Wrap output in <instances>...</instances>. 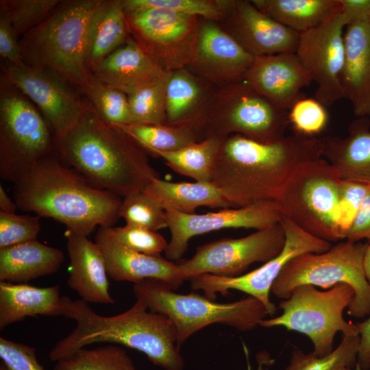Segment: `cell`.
Listing matches in <instances>:
<instances>
[{
	"label": "cell",
	"mask_w": 370,
	"mask_h": 370,
	"mask_svg": "<svg viewBox=\"0 0 370 370\" xmlns=\"http://www.w3.org/2000/svg\"><path fill=\"white\" fill-rule=\"evenodd\" d=\"M170 72L127 96L132 123L166 124V88Z\"/></svg>",
	"instance_id": "d590c367"
},
{
	"label": "cell",
	"mask_w": 370,
	"mask_h": 370,
	"mask_svg": "<svg viewBox=\"0 0 370 370\" xmlns=\"http://www.w3.org/2000/svg\"><path fill=\"white\" fill-rule=\"evenodd\" d=\"M116 126L153 156L158 151H175L197 141L193 130L184 125L130 123Z\"/></svg>",
	"instance_id": "d6a6232c"
},
{
	"label": "cell",
	"mask_w": 370,
	"mask_h": 370,
	"mask_svg": "<svg viewBox=\"0 0 370 370\" xmlns=\"http://www.w3.org/2000/svg\"><path fill=\"white\" fill-rule=\"evenodd\" d=\"M40 217L0 211V249L37 239Z\"/></svg>",
	"instance_id": "7bdbcfd3"
},
{
	"label": "cell",
	"mask_w": 370,
	"mask_h": 370,
	"mask_svg": "<svg viewBox=\"0 0 370 370\" xmlns=\"http://www.w3.org/2000/svg\"><path fill=\"white\" fill-rule=\"evenodd\" d=\"M365 238L370 241V188L345 234V239L351 241Z\"/></svg>",
	"instance_id": "7dc6e473"
},
{
	"label": "cell",
	"mask_w": 370,
	"mask_h": 370,
	"mask_svg": "<svg viewBox=\"0 0 370 370\" xmlns=\"http://www.w3.org/2000/svg\"><path fill=\"white\" fill-rule=\"evenodd\" d=\"M63 296L58 285L36 287L0 282V330L28 317L62 316Z\"/></svg>",
	"instance_id": "484cf974"
},
{
	"label": "cell",
	"mask_w": 370,
	"mask_h": 370,
	"mask_svg": "<svg viewBox=\"0 0 370 370\" xmlns=\"http://www.w3.org/2000/svg\"><path fill=\"white\" fill-rule=\"evenodd\" d=\"M18 206L15 201H13L6 193L3 186L0 185V209L1 212L5 213H15Z\"/></svg>",
	"instance_id": "f907efd6"
},
{
	"label": "cell",
	"mask_w": 370,
	"mask_h": 370,
	"mask_svg": "<svg viewBox=\"0 0 370 370\" xmlns=\"http://www.w3.org/2000/svg\"><path fill=\"white\" fill-rule=\"evenodd\" d=\"M223 27L254 57L295 53L299 34L264 14L247 0L228 1Z\"/></svg>",
	"instance_id": "ac0fdd59"
},
{
	"label": "cell",
	"mask_w": 370,
	"mask_h": 370,
	"mask_svg": "<svg viewBox=\"0 0 370 370\" xmlns=\"http://www.w3.org/2000/svg\"><path fill=\"white\" fill-rule=\"evenodd\" d=\"M56 151L91 184L121 197L144 191L160 178L145 150L119 127L105 122L88 99L74 126L56 140Z\"/></svg>",
	"instance_id": "7a4b0ae2"
},
{
	"label": "cell",
	"mask_w": 370,
	"mask_h": 370,
	"mask_svg": "<svg viewBox=\"0 0 370 370\" xmlns=\"http://www.w3.org/2000/svg\"><path fill=\"white\" fill-rule=\"evenodd\" d=\"M95 238L109 241L134 251L160 256L168 246L158 232L125 225L123 227H100Z\"/></svg>",
	"instance_id": "8d00e7d4"
},
{
	"label": "cell",
	"mask_w": 370,
	"mask_h": 370,
	"mask_svg": "<svg viewBox=\"0 0 370 370\" xmlns=\"http://www.w3.org/2000/svg\"><path fill=\"white\" fill-rule=\"evenodd\" d=\"M340 180L323 158L303 164L275 201L281 215L319 238L329 242L343 239L338 223Z\"/></svg>",
	"instance_id": "8fae6325"
},
{
	"label": "cell",
	"mask_w": 370,
	"mask_h": 370,
	"mask_svg": "<svg viewBox=\"0 0 370 370\" xmlns=\"http://www.w3.org/2000/svg\"><path fill=\"white\" fill-rule=\"evenodd\" d=\"M321 139L294 134L264 143L241 135L222 140L210 182L232 208L275 201L293 173L322 158Z\"/></svg>",
	"instance_id": "6da1fadb"
},
{
	"label": "cell",
	"mask_w": 370,
	"mask_h": 370,
	"mask_svg": "<svg viewBox=\"0 0 370 370\" xmlns=\"http://www.w3.org/2000/svg\"><path fill=\"white\" fill-rule=\"evenodd\" d=\"M255 58L217 22L201 18L187 67L224 86L243 80Z\"/></svg>",
	"instance_id": "d6986e66"
},
{
	"label": "cell",
	"mask_w": 370,
	"mask_h": 370,
	"mask_svg": "<svg viewBox=\"0 0 370 370\" xmlns=\"http://www.w3.org/2000/svg\"><path fill=\"white\" fill-rule=\"evenodd\" d=\"M356 325L360 337L357 363L362 370H367L370 369V317Z\"/></svg>",
	"instance_id": "681fc988"
},
{
	"label": "cell",
	"mask_w": 370,
	"mask_h": 370,
	"mask_svg": "<svg viewBox=\"0 0 370 370\" xmlns=\"http://www.w3.org/2000/svg\"><path fill=\"white\" fill-rule=\"evenodd\" d=\"M256 360L258 362L257 370H267L268 367L273 362V360L265 351L259 352L256 356Z\"/></svg>",
	"instance_id": "816d5d0a"
},
{
	"label": "cell",
	"mask_w": 370,
	"mask_h": 370,
	"mask_svg": "<svg viewBox=\"0 0 370 370\" xmlns=\"http://www.w3.org/2000/svg\"><path fill=\"white\" fill-rule=\"evenodd\" d=\"M15 202L88 236L97 227H112L120 218L121 197L99 188L65 164L56 151L46 156L14 184Z\"/></svg>",
	"instance_id": "3957f363"
},
{
	"label": "cell",
	"mask_w": 370,
	"mask_h": 370,
	"mask_svg": "<svg viewBox=\"0 0 370 370\" xmlns=\"http://www.w3.org/2000/svg\"><path fill=\"white\" fill-rule=\"evenodd\" d=\"M60 0H1L18 38L43 22L60 4Z\"/></svg>",
	"instance_id": "60d3db41"
},
{
	"label": "cell",
	"mask_w": 370,
	"mask_h": 370,
	"mask_svg": "<svg viewBox=\"0 0 370 370\" xmlns=\"http://www.w3.org/2000/svg\"><path fill=\"white\" fill-rule=\"evenodd\" d=\"M328 116L325 106L319 101L304 97L289 110L288 120L297 134L312 137L325 127Z\"/></svg>",
	"instance_id": "b9f144b4"
},
{
	"label": "cell",
	"mask_w": 370,
	"mask_h": 370,
	"mask_svg": "<svg viewBox=\"0 0 370 370\" xmlns=\"http://www.w3.org/2000/svg\"><path fill=\"white\" fill-rule=\"evenodd\" d=\"M0 370H9L8 367L3 362H0Z\"/></svg>",
	"instance_id": "11a10c76"
},
{
	"label": "cell",
	"mask_w": 370,
	"mask_h": 370,
	"mask_svg": "<svg viewBox=\"0 0 370 370\" xmlns=\"http://www.w3.org/2000/svg\"><path fill=\"white\" fill-rule=\"evenodd\" d=\"M145 191L165 211L193 214L199 207L231 208L220 190L210 182H172L157 178Z\"/></svg>",
	"instance_id": "f1b7e54d"
},
{
	"label": "cell",
	"mask_w": 370,
	"mask_h": 370,
	"mask_svg": "<svg viewBox=\"0 0 370 370\" xmlns=\"http://www.w3.org/2000/svg\"><path fill=\"white\" fill-rule=\"evenodd\" d=\"M346 25L339 1L321 23L299 36L295 54L317 86L316 99L326 107L346 98L342 82Z\"/></svg>",
	"instance_id": "4fadbf2b"
},
{
	"label": "cell",
	"mask_w": 370,
	"mask_h": 370,
	"mask_svg": "<svg viewBox=\"0 0 370 370\" xmlns=\"http://www.w3.org/2000/svg\"><path fill=\"white\" fill-rule=\"evenodd\" d=\"M119 217L132 227L154 232L168 227L166 211L145 190L123 198Z\"/></svg>",
	"instance_id": "f35d334b"
},
{
	"label": "cell",
	"mask_w": 370,
	"mask_h": 370,
	"mask_svg": "<svg viewBox=\"0 0 370 370\" xmlns=\"http://www.w3.org/2000/svg\"><path fill=\"white\" fill-rule=\"evenodd\" d=\"M63 252L36 240L0 249V282L25 284L57 272Z\"/></svg>",
	"instance_id": "4316f807"
},
{
	"label": "cell",
	"mask_w": 370,
	"mask_h": 370,
	"mask_svg": "<svg viewBox=\"0 0 370 370\" xmlns=\"http://www.w3.org/2000/svg\"><path fill=\"white\" fill-rule=\"evenodd\" d=\"M62 316L76 322L73 330L49 352L53 362L88 345L119 344L143 353L155 365L165 370H183L184 360L177 345V331L165 315L155 312L137 300L127 310L114 316L95 312L82 299L63 296Z\"/></svg>",
	"instance_id": "277c9868"
},
{
	"label": "cell",
	"mask_w": 370,
	"mask_h": 370,
	"mask_svg": "<svg viewBox=\"0 0 370 370\" xmlns=\"http://www.w3.org/2000/svg\"><path fill=\"white\" fill-rule=\"evenodd\" d=\"M343 370H362L361 367L358 365V363L355 365L354 368H346Z\"/></svg>",
	"instance_id": "db71d44e"
},
{
	"label": "cell",
	"mask_w": 370,
	"mask_h": 370,
	"mask_svg": "<svg viewBox=\"0 0 370 370\" xmlns=\"http://www.w3.org/2000/svg\"><path fill=\"white\" fill-rule=\"evenodd\" d=\"M171 238L164 251L171 261L179 260L194 236L226 228H266L280 222L282 215L275 201L223 208L206 214H183L166 211Z\"/></svg>",
	"instance_id": "e0dca14e"
},
{
	"label": "cell",
	"mask_w": 370,
	"mask_h": 370,
	"mask_svg": "<svg viewBox=\"0 0 370 370\" xmlns=\"http://www.w3.org/2000/svg\"><path fill=\"white\" fill-rule=\"evenodd\" d=\"M70 260L68 286L86 303L112 304L108 275L99 246L88 236L69 230L65 233Z\"/></svg>",
	"instance_id": "44dd1931"
},
{
	"label": "cell",
	"mask_w": 370,
	"mask_h": 370,
	"mask_svg": "<svg viewBox=\"0 0 370 370\" xmlns=\"http://www.w3.org/2000/svg\"><path fill=\"white\" fill-rule=\"evenodd\" d=\"M286 241L280 223L238 238H222L200 245L189 259L177 264L183 279L205 273L223 277L242 275L251 264L277 256Z\"/></svg>",
	"instance_id": "5bb4252c"
},
{
	"label": "cell",
	"mask_w": 370,
	"mask_h": 370,
	"mask_svg": "<svg viewBox=\"0 0 370 370\" xmlns=\"http://www.w3.org/2000/svg\"><path fill=\"white\" fill-rule=\"evenodd\" d=\"M354 291L347 284L340 283L325 291L318 290L311 284L296 286L287 299L279 304L282 313L264 319L260 326H283L307 336L312 341V353L324 356L333 349L338 332L343 335H359L358 326L345 321L343 313L354 297Z\"/></svg>",
	"instance_id": "30bf717a"
},
{
	"label": "cell",
	"mask_w": 370,
	"mask_h": 370,
	"mask_svg": "<svg viewBox=\"0 0 370 370\" xmlns=\"http://www.w3.org/2000/svg\"><path fill=\"white\" fill-rule=\"evenodd\" d=\"M3 75L42 111L55 141L64 136L79 119L84 107L80 99L55 73L25 62H5Z\"/></svg>",
	"instance_id": "2e32d148"
},
{
	"label": "cell",
	"mask_w": 370,
	"mask_h": 370,
	"mask_svg": "<svg viewBox=\"0 0 370 370\" xmlns=\"http://www.w3.org/2000/svg\"><path fill=\"white\" fill-rule=\"evenodd\" d=\"M359 343V335H343L339 345L324 356L294 350L285 370H343L354 368L357 363Z\"/></svg>",
	"instance_id": "e575fe53"
},
{
	"label": "cell",
	"mask_w": 370,
	"mask_h": 370,
	"mask_svg": "<svg viewBox=\"0 0 370 370\" xmlns=\"http://www.w3.org/2000/svg\"><path fill=\"white\" fill-rule=\"evenodd\" d=\"M134 40L166 72L190 62L200 17L164 8L125 14Z\"/></svg>",
	"instance_id": "9a60e30c"
},
{
	"label": "cell",
	"mask_w": 370,
	"mask_h": 370,
	"mask_svg": "<svg viewBox=\"0 0 370 370\" xmlns=\"http://www.w3.org/2000/svg\"><path fill=\"white\" fill-rule=\"evenodd\" d=\"M101 0L62 1L19 40L24 62L48 70L85 93L93 77L86 62L90 18Z\"/></svg>",
	"instance_id": "5b68a950"
},
{
	"label": "cell",
	"mask_w": 370,
	"mask_h": 370,
	"mask_svg": "<svg viewBox=\"0 0 370 370\" xmlns=\"http://www.w3.org/2000/svg\"><path fill=\"white\" fill-rule=\"evenodd\" d=\"M0 54L5 62L20 64L24 62L19 40L6 10L0 6Z\"/></svg>",
	"instance_id": "bcb514c9"
},
{
	"label": "cell",
	"mask_w": 370,
	"mask_h": 370,
	"mask_svg": "<svg viewBox=\"0 0 370 370\" xmlns=\"http://www.w3.org/2000/svg\"><path fill=\"white\" fill-rule=\"evenodd\" d=\"M165 73L134 39L129 36L121 47L104 58L91 74L99 82L128 96Z\"/></svg>",
	"instance_id": "7402d4cb"
},
{
	"label": "cell",
	"mask_w": 370,
	"mask_h": 370,
	"mask_svg": "<svg viewBox=\"0 0 370 370\" xmlns=\"http://www.w3.org/2000/svg\"><path fill=\"white\" fill-rule=\"evenodd\" d=\"M47 121L3 75L0 89V176L16 182L40 160L56 152Z\"/></svg>",
	"instance_id": "9c48e42d"
},
{
	"label": "cell",
	"mask_w": 370,
	"mask_h": 370,
	"mask_svg": "<svg viewBox=\"0 0 370 370\" xmlns=\"http://www.w3.org/2000/svg\"><path fill=\"white\" fill-rule=\"evenodd\" d=\"M363 269L367 280L370 284V244L368 245L364 256Z\"/></svg>",
	"instance_id": "f5cc1de1"
},
{
	"label": "cell",
	"mask_w": 370,
	"mask_h": 370,
	"mask_svg": "<svg viewBox=\"0 0 370 370\" xmlns=\"http://www.w3.org/2000/svg\"><path fill=\"white\" fill-rule=\"evenodd\" d=\"M345 138H321L322 157L335 169L341 180L370 184V121L356 117L348 127Z\"/></svg>",
	"instance_id": "d4e9b609"
},
{
	"label": "cell",
	"mask_w": 370,
	"mask_h": 370,
	"mask_svg": "<svg viewBox=\"0 0 370 370\" xmlns=\"http://www.w3.org/2000/svg\"><path fill=\"white\" fill-rule=\"evenodd\" d=\"M123 0H101L88 27L86 62L91 73L129 37Z\"/></svg>",
	"instance_id": "83f0119b"
},
{
	"label": "cell",
	"mask_w": 370,
	"mask_h": 370,
	"mask_svg": "<svg viewBox=\"0 0 370 370\" xmlns=\"http://www.w3.org/2000/svg\"><path fill=\"white\" fill-rule=\"evenodd\" d=\"M0 358L9 370H45L30 346L0 338Z\"/></svg>",
	"instance_id": "f6af8a7d"
},
{
	"label": "cell",
	"mask_w": 370,
	"mask_h": 370,
	"mask_svg": "<svg viewBox=\"0 0 370 370\" xmlns=\"http://www.w3.org/2000/svg\"><path fill=\"white\" fill-rule=\"evenodd\" d=\"M370 188V184L341 180L338 190V223L343 239Z\"/></svg>",
	"instance_id": "ee69618b"
},
{
	"label": "cell",
	"mask_w": 370,
	"mask_h": 370,
	"mask_svg": "<svg viewBox=\"0 0 370 370\" xmlns=\"http://www.w3.org/2000/svg\"><path fill=\"white\" fill-rule=\"evenodd\" d=\"M342 82L356 117L370 115V18L349 23L344 32Z\"/></svg>",
	"instance_id": "603a6c76"
},
{
	"label": "cell",
	"mask_w": 370,
	"mask_h": 370,
	"mask_svg": "<svg viewBox=\"0 0 370 370\" xmlns=\"http://www.w3.org/2000/svg\"><path fill=\"white\" fill-rule=\"evenodd\" d=\"M227 3V1L211 0H123V10L129 14L151 8H164L217 23L225 17Z\"/></svg>",
	"instance_id": "74e56055"
},
{
	"label": "cell",
	"mask_w": 370,
	"mask_h": 370,
	"mask_svg": "<svg viewBox=\"0 0 370 370\" xmlns=\"http://www.w3.org/2000/svg\"><path fill=\"white\" fill-rule=\"evenodd\" d=\"M54 370H136L132 359L115 345L81 348L58 360Z\"/></svg>",
	"instance_id": "836d02e7"
},
{
	"label": "cell",
	"mask_w": 370,
	"mask_h": 370,
	"mask_svg": "<svg viewBox=\"0 0 370 370\" xmlns=\"http://www.w3.org/2000/svg\"><path fill=\"white\" fill-rule=\"evenodd\" d=\"M368 244L346 240L323 253H308L292 259L275 280L271 292L287 299L297 286L311 284L323 288L344 283L352 286L354 297L348 314L355 318L370 314V284L363 269Z\"/></svg>",
	"instance_id": "ba28073f"
},
{
	"label": "cell",
	"mask_w": 370,
	"mask_h": 370,
	"mask_svg": "<svg viewBox=\"0 0 370 370\" xmlns=\"http://www.w3.org/2000/svg\"><path fill=\"white\" fill-rule=\"evenodd\" d=\"M243 80L277 107L289 110L312 82L295 53L256 57Z\"/></svg>",
	"instance_id": "ffe728a7"
},
{
	"label": "cell",
	"mask_w": 370,
	"mask_h": 370,
	"mask_svg": "<svg viewBox=\"0 0 370 370\" xmlns=\"http://www.w3.org/2000/svg\"><path fill=\"white\" fill-rule=\"evenodd\" d=\"M281 224L286 236L282 251L259 268L236 277L205 273L191 278L193 290H201L204 295L214 299L217 293L226 295L230 290L242 291L256 298L266 307L269 314L275 313L269 293L273 282L284 267L294 258L308 253L320 254L329 250L331 243L304 231L288 219L282 217Z\"/></svg>",
	"instance_id": "7c38bea8"
},
{
	"label": "cell",
	"mask_w": 370,
	"mask_h": 370,
	"mask_svg": "<svg viewBox=\"0 0 370 370\" xmlns=\"http://www.w3.org/2000/svg\"><path fill=\"white\" fill-rule=\"evenodd\" d=\"M347 24L370 18V0H339Z\"/></svg>",
	"instance_id": "c3c4849f"
},
{
	"label": "cell",
	"mask_w": 370,
	"mask_h": 370,
	"mask_svg": "<svg viewBox=\"0 0 370 370\" xmlns=\"http://www.w3.org/2000/svg\"><path fill=\"white\" fill-rule=\"evenodd\" d=\"M104 256L108 278L134 284L146 279L161 281L177 290L184 282L177 264L160 256L132 251L115 243L95 238Z\"/></svg>",
	"instance_id": "cb8c5ba5"
},
{
	"label": "cell",
	"mask_w": 370,
	"mask_h": 370,
	"mask_svg": "<svg viewBox=\"0 0 370 370\" xmlns=\"http://www.w3.org/2000/svg\"><path fill=\"white\" fill-rule=\"evenodd\" d=\"M288 112L273 104L245 81L225 85L190 126L198 141L238 134L269 143L285 136Z\"/></svg>",
	"instance_id": "52a82bcc"
},
{
	"label": "cell",
	"mask_w": 370,
	"mask_h": 370,
	"mask_svg": "<svg viewBox=\"0 0 370 370\" xmlns=\"http://www.w3.org/2000/svg\"><path fill=\"white\" fill-rule=\"evenodd\" d=\"M221 141L219 138H208L175 151L156 152L153 156L162 158L170 169L180 175L196 182H210Z\"/></svg>",
	"instance_id": "1f68e13d"
},
{
	"label": "cell",
	"mask_w": 370,
	"mask_h": 370,
	"mask_svg": "<svg viewBox=\"0 0 370 370\" xmlns=\"http://www.w3.org/2000/svg\"><path fill=\"white\" fill-rule=\"evenodd\" d=\"M204 102L203 87L186 68L170 72L166 88V124L188 127L208 106Z\"/></svg>",
	"instance_id": "f546056e"
},
{
	"label": "cell",
	"mask_w": 370,
	"mask_h": 370,
	"mask_svg": "<svg viewBox=\"0 0 370 370\" xmlns=\"http://www.w3.org/2000/svg\"><path fill=\"white\" fill-rule=\"evenodd\" d=\"M262 13L298 32L321 23L339 5V0H252Z\"/></svg>",
	"instance_id": "4dcf8cb0"
},
{
	"label": "cell",
	"mask_w": 370,
	"mask_h": 370,
	"mask_svg": "<svg viewBox=\"0 0 370 370\" xmlns=\"http://www.w3.org/2000/svg\"><path fill=\"white\" fill-rule=\"evenodd\" d=\"M136 299L150 310L166 316L177 331L179 347L193 334L214 323L241 331L260 325L269 312L256 298L248 297L234 302L218 303L197 293L181 294L158 280L134 284Z\"/></svg>",
	"instance_id": "8992f818"
},
{
	"label": "cell",
	"mask_w": 370,
	"mask_h": 370,
	"mask_svg": "<svg viewBox=\"0 0 370 370\" xmlns=\"http://www.w3.org/2000/svg\"><path fill=\"white\" fill-rule=\"evenodd\" d=\"M84 95L107 123L113 125L132 123L128 97L123 92L104 85L93 77Z\"/></svg>",
	"instance_id": "ab89813d"
}]
</instances>
